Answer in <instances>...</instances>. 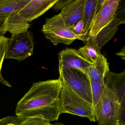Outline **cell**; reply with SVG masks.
<instances>
[{
  "mask_svg": "<svg viewBox=\"0 0 125 125\" xmlns=\"http://www.w3.org/2000/svg\"><path fill=\"white\" fill-rule=\"evenodd\" d=\"M62 87L59 78L33 83L17 103L16 116L20 119L40 118L50 122L57 120L61 114L59 97Z\"/></svg>",
  "mask_w": 125,
  "mask_h": 125,
  "instance_id": "6da1fadb",
  "label": "cell"
},
{
  "mask_svg": "<svg viewBox=\"0 0 125 125\" xmlns=\"http://www.w3.org/2000/svg\"><path fill=\"white\" fill-rule=\"evenodd\" d=\"M104 88L94 109L99 125H125V71H109L103 79Z\"/></svg>",
  "mask_w": 125,
  "mask_h": 125,
  "instance_id": "7a4b0ae2",
  "label": "cell"
},
{
  "mask_svg": "<svg viewBox=\"0 0 125 125\" xmlns=\"http://www.w3.org/2000/svg\"><path fill=\"white\" fill-rule=\"evenodd\" d=\"M57 0H31L22 9L5 19L3 31L9 32L11 36L28 31L29 24L52 8Z\"/></svg>",
  "mask_w": 125,
  "mask_h": 125,
  "instance_id": "3957f363",
  "label": "cell"
},
{
  "mask_svg": "<svg viewBox=\"0 0 125 125\" xmlns=\"http://www.w3.org/2000/svg\"><path fill=\"white\" fill-rule=\"evenodd\" d=\"M61 80L62 83L59 97L61 113H69L87 118L91 122H96L92 104L80 96L64 81Z\"/></svg>",
  "mask_w": 125,
  "mask_h": 125,
  "instance_id": "277c9868",
  "label": "cell"
},
{
  "mask_svg": "<svg viewBox=\"0 0 125 125\" xmlns=\"http://www.w3.org/2000/svg\"><path fill=\"white\" fill-rule=\"evenodd\" d=\"M42 31L55 46L59 43L69 45L76 39L80 40L79 36L66 28L60 14L46 19Z\"/></svg>",
  "mask_w": 125,
  "mask_h": 125,
  "instance_id": "5b68a950",
  "label": "cell"
},
{
  "mask_svg": "<svg viewBox=\"0 0 125 125\" xmlns=\"http://www.w3.org/2000/svg\"><path fill=\"white\" fill-rule=\"evenodd\" d=\"M59 72V78L93 105L91 83L88 74L78 69L65 68L60 66Z\"/></svg>",
  "mask_w": 125,
  "mask_h": 125,
  "instance_id": "8992f818",
  "label": "cell"
},
{
  "mask_svg": "<svg viewBox=\"0 0 125 125\" xmlns=\"http://www.w3.org/2000/svg\"><path fill=\"white\" fill-rule=\"evenodd\" d=\"M34 42L32 33L28 31L8 38L4 59L24 60L33 54Z\"/></svg>",
  "mask_w": 125,
  "mask_h": 125,
  "instance_id": "52a82bcc",
  "label": "cell"
},
{
  "mask_svg": "<svg viewBox=\"0 0 125 125\" xmlns=\"http://www.w3.org/2000/svg\"><path fill=\"white\" fill-rule=\"evenodd\" d=\"M120 0H104L96 13L89 33V38L96 35L115 19Z\"/></svg>",
  "mask_w": 125,
  "mask_h": 125,
  "instance_id": "ba28073f",
  "label": "cell"
},
{
  "mask_svg": "<svg viewBox=\"0 0 125 125\" xmlns=\"http://www.w3.org/2000/svg\"><path fill=\"white\" fill-rule=\"evenodd\" d=\"M59 66L68 69H75L87 74L89 67L93 63L80 56L76 49L66 48L58 54Z\"/></svg>",
  "mask_w": 125,
  "mask_h": 125,
  "instance_id": "9c48e42d",
  "label": "cell"
},
{
  "mask_svg": "<svg viewBox=\"0 0 125 125\" xmlns=\"http://www.w3.org/2000/svg\"><path fill=\"white\" fill-rule=\"evenodd\" d=\"M85 2V0H73L61 10L60 14L68 29L72 30L76 24L82 20Z\"/></svg>",
  "mask_w": 125,
  "mask_h": 125,
  "instance_id": "30bf717a",
  "label": "cell"
},
{
  "mask_svg": "<svg viewBox=\"0 0 125 125\" xmlns=\"http://www.w3.org/2000/svg\"><path fill=\"white\" fill-rule=\"evenodd\" d=\"M125 19L118 16L116 13V16L114 20L102 29L96 35L89 38L99 52H101L104 45L114 37L118 27L122 24H125Z\"/></svg>",
  "mask_w": 125,
  "mask_h": 125,
  "instance_id": "8fae6325",
  "label": "cell"
},
{
  "mask_svg": "<svg viewBox=\"0 0 125 125\" xmlns=\"http://www.w3.org/2000/svg\"><path fill=\"white\" fill-rule=\"evenodd\" d=\"M104 0H85L82 21L83 28L82 40L87 42L89 38V33L98 10Z\"/></svg>",
  "mask_w": 125,
  "mask_h": 125,
  "instance_id": "7c38bea8",
  "label": "cell"
},
{
  "mask_svg": "<svg viewBox=\"0 0 125 125\" xmlns=\"http://www.w3.org/2000/svg\"><path fill=\"white\" fill-rule=\"evenodd\" d=\"M109 71L107 60L101 54L95 62L89 67L87 74L91 79L100 81L103 80L105 74Z\"/></svg>",
  "mask_w": 125,
  "mask_h": 125,
  "instance_id": "4fadbf2b",
  "label": "cell"
},
{
  "mask_svg": "<svg viewBox=\"0 0 125 125\" xmlns=\"http://www.w3.org/2000/svg\"><path fill=\"white\" fill-rule=\"evenodd\" d=\"M31 0H0V18H6L22 9Z\"/></svg>",
  "mask_w": 125,
  "mask_h": 125,
  "instance_id": "5bb4252c",
  "label": "cell"
},
{
  "mask_svg": "<svg viewBox=\"0 0 125 125\" xmlns=\"http://www.w3.org/2000/svg\"><path fill=\"white\" fill-rule=\"evenodd\" d=\"M86 42L87 43L84 46L79 48L77 51L80 56L93 63L101 54L94 46L90 39H88Z\"/></svg>",
  "mask_w": 125,
  "mask_h": 125,
  "instance_id": "9a60e30c",
  "label": "cell"
},
{
  "mask_svg": "<svg viewBox=\"0 0 125 125\" xmlns=\"http://www.w3.org/2000/svg\"><path fill=\"white\" fill-rule=\"evenodd\" d=\"M90 79L91 83L93 97V106L94 111V109L100 99L102 93L103 91L104 88L103 80L100 81H94L91 79Z\"/></svg>",
  "mask_w": 125,
  "mask_h": 125,
  "instance_id": "2e32d148",
  "label": "cell"
},
{
  "mask_svg": "<svg viewBox=\"0 0 125 125\" xmlns=\"http://www.w3.org/2000/svg\"><path fill=\"white\" fill-rule=\"evenodd\" d=\"M8 40V38L3 35L0 36V82L5 85L11 87V85L4 79L1 74L2 65L7 50Z\"/></svg>",
  "mask_w": 125,
  "mask_h": 125,
  "instance_id": "e0dca14e",
  "label": "cell"
},
{
  "mask_svg": "<svg viewBox=\"0 0 125 125\" xmlns=\"http://www.w3.org/2000/svg\"><path fill=\"white\" fill-rule=\"evenodd\" d=\"M20 125H64L61 123L51 124L44 118L30 117L21 119Z\"/></svg>",
  "mask_w": 125,
  "mask_h": 125,
  "instance_id": "ac0fdd59",
  "label": "cell"
},
{
  "mask_svg": "<svg viewBox=\"0 0 125 125\" xmlns=\"http://www.w3.org/2000/svg\"><path fill=\"white\" fill-rule=\"evenodd\" d=\"M21 121L16 116H8L0 119V125H20Z\"/></svg>",
  "mask_w": 125,
  "mask_h": 125,
  "instance_id": "d6986e66",
  "label": "cell"
},
{
  "mask_svg": "<svg viewBox=\"0 0 125 125\" xmlns=\"http://www.w3.org/2000/svg\"><path fill=\"white\" fill-rule=\"evenodd\" d=\"M73 0H57L52 6V8L55 11L61 10L63 9L72 2Z\"/></svg>",
  "mask_w": 125,
  "mask_h": 125,
  "instance_id": "ffe728a7",
  "label": "cell"
},
{
  "mask_svg": "<svg viewBox=\"0 0 125 125\" xmlns=\"http://www.w3.org/2000/svg\"><path fill=\"white\" fill-rule=\"evenodd\" d=\"M83 28V21L82 20L77 23L72 30L75 35L79 37L80 40H82Z\"/></svg>",
  "mask_w": 125,
  "mask_h": 125,
  "instance_id": "44dd1931",
  "label": "cell"
},
{
  "mask_svg": "<svg viewBox=\"0 0 125 125\" xmlns=\"http://www.w3.org/2000/svg\"><path fill=\"white\" fill-rule=\"evenodd\" d=\"M5 19V18H0V36L3 35L5 34L3 31Z\"/></svg>",
  "mask_w": 125,
  "mask_h": 125,
  "instance_id": "7402d4cb",
  "label": "cell"
},
{
  "mask_svg": "<svg viewBox=\"0 0 125 125\" xmlns=\"http://www.w3.org/2000/svg\"><path fill=\"white\" fill-rule=\"evenodd\" d=\"M117 55H119L121 57L122 59L124 60H125V47H124L119 52H118L117 54H116Z\"/></svg>",
  "mask_w": 125,
  "mask_h": 125,
  "instance_id": "603a6c76",
  "label": "cell"
}]
</instances>
